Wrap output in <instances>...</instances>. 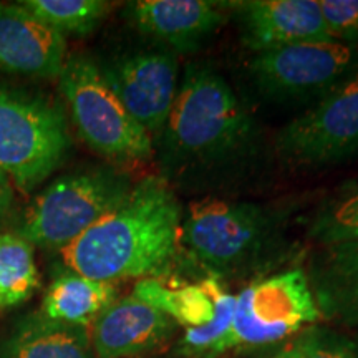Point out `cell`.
I'll return each instance as SVG.
<instances>
[{
    "label": "cell",
    "mask_w": 358,
    "mask_h": 358,
    "mask_svg": "<svg viewBox=\"0 0 358 358\" xmlns=\"http://www.w3.org/2000/svg\"><path fill=\"white\" fill-rule=\"evenodd\" d=\"M70 131L60 105L0 85V171L29 192L64 163Z\"/></svg>",
    "instance_id": "8992f818"
},
{
    "label": "cell",
    "mask_w": 358,
    "mask_h": 358,
    "mask_svg": "<svg viewBox=\"0 0 358 358\" xmlns=\"http://www.w3.org/2000/svg\"><path fill=\"white\" fill-rule=\"evenodd\" d=\"M58 87L85 145L113 163H138L153 155V138L134 122L92 57L65 60Z\"/></svg>",
    "instance_id": "5b68a950"
},
{
    "label": "cell",
    "mask_w": 358,
    "mask_h": 358,
    "mask_svg": "<svg viewBox=\"0 0 358 358\" xmlns=\"http://www.w3.org/2000/svg\"><path fill=\"white\" fill-rule=\"evenodd\" d=\"M277 234V219L262 206L209 198L194 201L182 214L179 248L219 280L256 267Z\"/></svg>",
    "instance_id": "3957f363"
},
{
    "label": "cell",
    "mask_w": 358,
    "mask_h": 358,
    "mask_svg": "<svg viewBox=\"0 0 358 358\" xmlns=\"http://www.w3.org/2000/svg\"><path fill=\"white\" fill-rule=\"evenodd\" d=\"M264 358H301V353H299V348L292 340V342L285 343V345L277 348L274 353H271V355H267Z\"/></svg>",
    "instance_id": "d4e9b609"
},
{
    "label": "cell",
    "mask_w": 358,
    "mask_h": 358,
    "mask_svg": "<svg viewBox=\"0 0 358 358\" xmlns=\"http://www.w3.org/2000/svg\"><path fill=\"white\" fill-rule=\"evenodd\" d=\"M307 279L320 317L358 325V241L322 245Z\"/></svg>",
    "instance_id": "2e32d148"
},
{
    "label": "cell",
    "mask_w": 358,
    "mask_h": 358,
    "mask_svg": "<svg viewBox=\"0 0 358 358\" xmlns=\"http://www.w3.org/2000/svg\"><path fill=\"white\" fill-rule=\"evenodd\" d=\"M101 71L134 122L151 138L159 136L179 92L176 55L169 50L134 52Z\"/></svg>",
    "instance_id": "8fae6325"
},
{
    "label": "cell",
    "mask_w": 358,
    "mask_h": 358,
    "mask_svg": "<svg viewBox=\"0 0 358 358\" xmlns=\"http://www.w3.org/2000/svg\"><path fill=\"white\" fill-rule=\"evenodd\" d=\"M0 358H92V337L85 325L30 313L0 337Z\"/></svg>",
    "instance_id": "e0dca14e"
},
{
    "label": "cell",
    "mask_w": 358,
    "mask_h": 358,
    "mask_svg": "<svg viewBox=\"0 0 358 358\" xmlns=\"http://www.w3.org/2000/svg\"><path fill=\"white\" fill-rule=\"evenodd\" d=\"M181 222L173 187L150 176L60 254L66 268L100 282L161 279L178 259Z\"/></svg>",
    "instance_id": "6da1fadb"
},
{
    "label": "cell",
    "mask_w": 358,
    "mask_h": 358,
    "mask_svg": "<svg viewBox=\"0 0 358 358\" xmlns=\"http://www.w3.org/2000/svg\"><path fill=\"white\" fill-rule=\"evenodd\" d=\"M357 70L353 45L338 42L295 43L259 52L249 64L259 92L280 103L320 100Z\"/></svg>",
    "instance_id": "52a82bcc"
},
{
    "label": "cell",
    "mask_w": 358,
    "mask_h": 358,
    "mask_svg": "<svg viewBox=\"0 0 358 358\" xmlns=\"http://www.w3.org/2000/svg\"><path fill=\"white\" fill-rule=\"evenodd\" d=\"M320 319L307 274L301 268L259 279L236 295L227 348L280 342Z\"/></svg>",
    "instance_id": "9c48e42d"
},
{
    "label": "cell",
    "mask_w": 358,
    "mask_h": 358,
    "mask_svg": "<svg viewBox=\"0 0 358 358\" xmlns=\"http://www.w3.org/2000/svg\"><path fill=\"white\" fill-rule=\"evenodd\" d=\"M232 6L244 42L257 53L295 43L334 42L317 0H249Z\"/></svg>",
    "instance_id": "4fadbf2b"
},
{
    "label": "cell",
    "mask_w": 358,
    "mask_h": 358,
    "mask_svg": "<svg viewBox=\"0 0 358 358\" xmlns=\"http://www.w3.org/2000/svg\"><path fill=\"white\" fill-rule=\"evenodd\" d=\"M284 156L303 164H332L358 155V70L277 134Z\"/></svg>",
    "instance_id": "30bf717a"
},
{
    "label": "cell",
    "mask_w": 358,
    "mask_h": 358,
    "mask_svg": "<svg viewBox=\"0 0 358 358\" xmlns=\"http://www.w3.org/2000/svg\"><path fill=\"white\" fill-rule=\"evenodd\" d=\"M113 284L65 271L52 280L43 297L42 313L52 320L88 327L115 302Z\"/></svg>",
    "instance_id": "ac0fdd59"
},
{
    "label": "cell",
    "mask_w": 358,
    "mask_h": 358,
    "mask_svg": "<svg viewBox=\"0 0 358 358\" xmlns=\"http://www.w3.org/2000/svg\"><path fill=\"white\" fill-rule=\"evenodd\" d=\"M319 6L327 32L334 42H358V0H322Z\"/></svg>",
    "instance_id": "603a6c76"
},
{
    "label": "cell",
    "mask_w": 358,
    "mask_h": 358,
    "mask_svg": "<svg viewBox=\"0 0 358 358\" xmlns=\"http://www.w3.org/2000/svg\"><path fill=\"white\" fill-rule=\"evenodd\" d=\"M310 236L322 245L358 241V187L322 209Z\"/></svg>",
    "instance_id": "44dd1931"
},
{
    "label": "cell",
    "mask_w": 358,
    "mask_h": 358,
    "mask_svg": "<svg viewBox=\"0 0 358 358\" xmlns=\"http://www.w3.org/2000/svg\"><path fill=\"white\" fill-rule=\"evenodd\" d=\"M40 287L34 248L15 232L0 234V308L17 307Z\"/></svg>",
    "instance_id": "d6986e66"
},
{
    "label": "cell",
    "mask_w": 358,
    "mask_h": 358,
    "mask_svg": "<svg viewBox=\"0 0 358 358\" xmlns=\"http://www.w3.org/2000/svg\"><path fill=\"white\" fill-rule=\"evenodd\" d=\"M159 140L166 173L189 181L248 158L256 148L257 127L221 73L209 65L191 64Z\"/></svg>",
    "instance_id": "7a4b0ae2"
},
{
    "label": "cell",
    "mask_w": 358,
    "mask_h": 358,
    "mask_svg": "<svg viewBox=\"0 0 358 358\" xmlns=\"http://www.w3.org/2000/svg\"><path fill=\"white\" fill-rule=\"evenodd\" d=\"M92 325L90 337L98 358L153 352L171 338L174 330V322L166 313L134 295L110 303Z\"/></svg>",
    "instance_id": "9a60e30c"
},
{
    "label": "cell",
    "mask_w": 358,
    "mask_h": 358,
    "mask_svg": "<svg viewBox=\"0 0 358 358\" xmlns=\"http://www.w3.org/2000/svg\"><path fill=\"white\" fill-rule=\"evenodd\" d=\"M17 3L62 37H85L95 32L110 8L103 0H22Z\"/></svg>",
    "instance_id": "ffe728a7"
},
{
    "label": "cell",
    "mask_w": 358,
    "mask_h": 358,
    "mask_svg": "<svg viewBox=\"0 0 358 358\" xmlns=\"http://www.w3.org/2000/svg\"><path fill=\"white\" fill-rule=\"evenodd\" d=\"M66 60L65 37L19 3H0V71L15 77L58 78Z\"/></svg>",
    "instance_id": "7c38bea8"
},
{
    "label": "cell",
    "mask_w": 358,
    "mask_h": 358,
    "mask_svg": "<svg viewBox=\"0 0 358 358\" xmlns=\"http://www.w3.org/2000/svg\"><path fill=\"white\" fill-rule=\"evenodd\" d=\"M294 342L301 358H358V342L327 327H308Z\"/></svg>",
    "instance_id": "7402d4cb"
},
{
    "label": "cell",
    "mask_w": 358,
    "mask_h": 358,
    "mask_svg": "<svg viewBox=\"0 0 358 358\" xmlns=\"http://www.w3.org/2000/svg\"><path fill=\"white\" fill-rule=\"evenodd\" d=\"M133 295L185 327L179 345L182 355L216 358L229 350L236 295L226 292L214 277H206L199 284L178 285L148 277L136 282Z\"/></svg>",
    "instance_id": "ba28073f"
},
{
    "label": "cell",
    "mask_w": 358,
    "mask_h": 358,
    "mask_svg": "<svg viewBox=\"0 0 358 358\" xmlns=\"http://www.w3.org/2000/svg\"><path fill=\"white\" fill-rule=\"evenodd\" d=\"M13 204V185L3 171H0V222L10 213Z\"/></svg>",
    "instance_id": "cb8c5ba5"
},
{
    "label": "cell",
    "mask_w": 358,
    "mask_h": 358,
    "mask_svg": "<svg viewBox=\"0 0 358 358\" xmlns=\"http://www.w3.org/2000/svg\"><path fill=\"white\" fill-rule=\"evenodd\" d=\"M131 187L127 176L110 168L65 174L32 201L15 234L32 248L65 249L118 208Z\"/></svg>",
    "instance_id": "277c9868"
},
{
    "label": "cell",
    "mask_w": 358,
    "mask_h": 358,
    "mask_svg": "<svg viewBox=\"0 0 358 358\" xmlns=\"http://www.w3.org/2000/svg\"><path fill=\"white\" fill-rule=\"evenodd\" d=\"M128 20L174 52H194L226 20L221 3L209 0H138L127 6Z\"/></svg>",
    "instance_id": "5bb4252c"
}]
</instances>
